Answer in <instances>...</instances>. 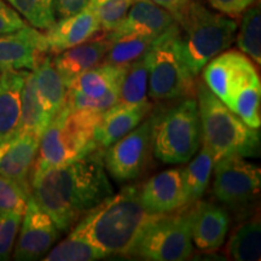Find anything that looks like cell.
I'll use <instances>...</instances> for the list:
<instances>
[{
  "label": "cell",
  "mask_w": 261,
  "mask_h": 261,
  "mask_svg": "<svg viewBox=\"0 0 261 261\" xmlns=\"http://www.w3.org/2000/svg\"><path fill=\"white\" fill-rule=\"evenodd\" d=\"M152 2L160 6H162L163 9L171 12L175 17V19H178L179 16L184 12V10L190 4L191 0H152Z\"/></svg>",
  "instance_id": "f35d334b"
},
{
  "label": "cell",
  "mask_w": 261,
  "mask_h": 261,
  "mask_svg": "<svg viewBox=\"0 0 261 261\" xmlns=\"http://www.w3.org/2000/svg\"><path fill=\"white\" fill-rule=\"evenodd\" d=\"M151 112V103L146 100L139 104L117 103L102 114L94 133V143L104 150L116 140L122 138L143 122Z\"/></svg>",
  "instance_id": "ffe728a7"
},
{
  "label": "cell",
  "mask_w": 261,
  "mask_h": 261,
  "mask_svg": "<svg viewBox=\"0 0 261 261\" xmlns=\"http://www.w3.org/2000/svg\"><path fill=\"white\" fill-rule=\"evenodd\" d=\"M29 195L18 184L0 175V212L23 214Z\"/></svg>",
  "instance_id": "e575fe53"
},
{
  "label": "cell",
  "mask_w": 261,
  "mask_h": 261,
  "mask_svg": "<svg viewBox=\"0 0 261 261\" xmlns=\"http://www.w3.org/2000/svg\"><path fill=\"white\" fill-rule=\"evenodd\" d=\"M203 68L204 84L226 107L244 87L260 81L255 65L237 50L221 52Z\"/></svg>",
  "instance_id": "8fae6325"
},
{
  "label": "cell",
  "mask_w": 261,
  "mask_h": 261,
  "mask_svg": "<svg viewBox=\"0 0 261 261\" xmlns=\"http://www.w3.org/2000/svg\"><path fill=\"white\" fill-rule=\"evenodd\" d=\"M139 198L149 214L169 213L188 204L181 169L173 168L154 175L139 187Z\"/></svg>",
  "instance_id": "2e32d148"
},
{
  "label": "cell",
  "mask_w": 261,
  "mask_h": 261,
  "mask_svg": "<svg viewBox=\"0 0 261 261\" xmlns=\"http://www.w3.org/2000/svg\"><path fill=\"white\" fill-rule=\"evenodd\" d=\"M91 0H54V12L60 18L68 17L90 4Z\"/></svg>",
  "instance_id": "74e56055"
},
{
  "label": "cell",
  "mask_w": 261,
  "mask_h": 261,
  "mask_svg": "<svg viewBox=\"0 0 261 261\" xmlns=\"http://www.w3.org/2000/svg\"><path fill=\"white\" fill-rule=\"evenodd\" d=\"M149 58L148 54L128 65L120 87L119 103L139 104L148 99Z\"/></svg>",
  "instance_id": "484cf974"
},
{
  "label": "cell",
  "mask_w": 261,
  "mask_h": 261,
  "mask_svg": "<svg viewBox=\"0 0 261 261\" xmlns=\"http://www.w3.org/2000/svg\"><path fill=\"white\" fill-rule=\"evenodd\" d=\"M24 25L27 24L21 15L4 0H0V34L18 31Z\"/></svg>",
  "instance_id": "d590c367"
},
{
  "label": "cell",
  "mask_w": 261,
  "mask_h": 261,
  "mask_svg": "<svg viewBox=\"0 0 261 261\" xmlns=\"http://www.w3.org/2000/svg\"><path fill=\"white\" fill-rule=\"evenodd\" d=\"M202 142L214 161L228 156L257 158L260 155L259 128H252L227 108L204 83L196 85Z\"/></svg>",
  "instance_id": "5b68a950"
},
{
  "label": "cell",
  "mask_w": 261,
  "mask_h": 261,
  "mask_svg": "<svg viewBox=\"0 0 261 261\" xmlns=\"http://www.w3.org/2000/svg\"><path fill=\"white\" fill-rule=\"evenodd\" d=\"M135 0H91L90 6L106 33L115 29L126 17Z\"/></svg>",
  "instance_id": "1f68e13d"
},
{
  "label": "cell",
  "mask_w": 261,
  "mask_h": 261,
  "mask_svg": "<svg viewBox=\"0 0 261 261\" xmlns=\"http://www.w3.org/2000/svg\"><path fill=\"white\" fill-rule=\"evenodd\" d=\"M155 39L143 35H123L110 40L112 44L102 62L116 65L130 64L148 54Z\"/></svg>",
  "instance_id": "4316f807"
},
{
  "label": "cell",
  "mask_w": 261,
  "mask_h": 261,
  "mask_svg": "<svg viewBox=\"0 0 261 261\" xmlns=\"http://www.w3.org/2000/svg\"><path fill=\"white\" fill-rule=\"evenodd\" d=\"M107 257L104 254L85 241L68 236L58 243L46 256L45 261H94Z\"/></svg>",
  "instance_id": "4dcf8cb0"
},
{
  "label": "cell",
  "mask_w": 261,
  "mask_h": 261,
  "mask_svg": "<svg viewBox=\"0 0 261 261\" xmlns=\"http://www.w3.org/2000/svg\"><path fill=\"white\" fill-rule=\"evenodd\" d=\"M201 144V150L196 158L187 167L181 168L182 187L188 204L194 203L203 196L214 168L213 154L204 142Z\"/></svg>",
  "instance_id": "cb8c5ba5"
},
{
  "label": "cell",
  "mask_w": 261,
  "mask_h": 261,
  "mask_svg": "<svg viewBox=\"0 0 261 261\" xmlns=\"http://www.w3.org/2000/svg\"><path fill=\"white\" fill-rule=\"evenodd\" d=\"M152 116L102 150L104 167L116 181H129L142 175L151 152Z\"/></svg>",
  "instance_id": "9c48e42d"
},
{
  "label": "cell",
  "mask_w": 261,
  "mask_h": 261,
  "mask_svg": "<svg viewBox=\"0 0 261 261\" xmlns=\"http://www.w3.org/2000/svg\"><path fill=\"white\" fill-rule=\"evenodd\" d=\"M191 204L169 213L154 214L126 256L154 261H181L192 255Z\"/></svg>",
  "instance_id": "52a82bcc"
},
{
  "label": "cell",
  "mask_w": 261,
  "mask_h": 261,
  "mask_svg": "<svg viewBox=\"0 0 261 261\" xmlns=\"http://www.w3.org/2000/svg\"><path fill=\"white\" fill-rule=\"evenodd\" d=\"M18 14L27 19L32 27L47 29L55 23V14L47 11L39 0H8Z\"/></svg>",
  "instance_id": "d6a6232c"
},
{
  "label": "cell",
  "mask_w": 261,
  "mask_h": 261,
  "mask_svg": "<svg viewBox=\"0 0 261 261\" xmlns=\"http://www.w3.org/2000/svg\"><path fill=\"white\" fill-rule=\"evenodd\" d=\"M228 252L238 261L260 259L261 227L259 219H252L238 227L228 243Z\"/></svg>",
  "instance_id": "83f0119b"
},
{
  "label": "cell",
  "mask_w": 261,
  "mask_h": 261,
  "mask_svg": "<svg viewBox=\"0 0 261 261\" xmlns=\"http://www.w3.org/2000/svg\"><path fill=\"white\" fill-rule=\"evenodd\" d=\"M177 23L179 54L194 77L232 44L237 32L234 19L211 11L197 0H191Z\"/></svg>",
  "instance_id": "277c9868"
},
{
  "label": "cell",
  "mask_w": 261,
  "mask_h": 261,
  "mask_svg": "<svg viewBox=\"0 0 261 261\" xmlns=\"http://www.w3.org/2000/svg\"><path fill=\"white\" fill-rule=\"evenodd\" d=\"M174 23H177L174 16L152 0H135L126 17L115 29L106 33V35L109 40L123 35L158 38Z\"/></svg>",
  "instance_id": "9a60e30c"
},
{
  "label": "cell",
  "mask_w": 261,
  "mask_h": 261,
  "mask_svg": "<svg viewBox=\"0 0 261 261\" xmlns=\"http://www.w3.org/2000/svg\"><path fill=\"white\" fill-rule=\"evenodd\" d=\"M129 64L102 63L81 74L68 89L84 93L90 98H100L116 85H121Z\"/></svg>",
  "instance_id": "603a6c76"
},
{
  "label": "cell",
  "mask_w": 261,
  "mask_h": 261,
  "mask_svg": "<svg viewBox=\"0 0 261 261\" xmlns=\"http://www.w3.org/2000/svg\"><path fill=\"white\" fill-rule=\"evenodd\" d=\"M261 84L260 81L244 87L231 102L230 108L236 115L252 128H260L261 125Z\"/></svg>",
  "instance_id": "f546056e"
},
{
  "label": "cell",
  "mask_w": 261,
  "mask_h": 261,
  "mask_svg": "<svg viewBox=\"0 0 261 261\" xmlns=\"http://www.w3.org/2000/svg\"><path fill=\"white\" fill-rule=\"evenodd\" d=\"M178 23L155 39L148 52V93L155 100L184 98L196 91L195 77L182 62L178 48Z\"/></svg>",
  "instance_id": "ba28073f"
},
{
  "label": "cell",
  "mask_w": 261,
  "mask_h": 261,
  "mask_svg": "<svg viewBox=\"0 0 261 261\" xmlns=\"http://www.w3.org/2000/svg\"><path fill=\"white\" fill-rule=\"evenodd\" d=\"M214 196L228 207H243L260 194L259 166L241 156H228L214 163Z\"/></svg>",
  "instance_id": "30bf717a"
},
{
  "label": "cell",
  "mask_w": 261,
  "mask_h": 261,
  "mask_svg": "<svg viewBox=\"0 0 261 261\" xmlns=\"http://www.w3.org/2000/svg\"><path fill=\"white\" fill-rule=\"evenodd\" d=\"M207 2L210 3L212 8L221 14L230 16V17H238L256 0H207Z\"/></svg>",
  "instance_id": "8d00e7d4"
},
{
  "label": "cell",
  "mask_w": 261,
  "mask_h": 261,
  "mask_svg": "<svg viewBox=\"0 0 261 261\" xmlns=\"http://www.w3.org/2000/svg\"><path fill=\"white\" fill-rule=\"evenodd\" d=\"M102 25L96 14L87 5L76 14L60 18V21L46 29L45 38L47 42L48 54H60L68 48L89 41L99 35Z\"/></svg>",
  "instance_id": "e0dca14e"
},
{
  "label": "cell",
  "mask_w": 261,
  "mask_h": 261,
  "mask_svg": "<svg viewBox=\"0 0 261 261\" xmlns=\"http://www.w3.org/2000/svg\"><path fill=\"white\" fill-rule=\"evenodd\" d=\"M33 73L35 75L39 100L48 125L64 107L68 87L55 68L52 57L48 54L41 56Z\"/></svg>",
  "instance_id": "44dd1931"
},
{
  "label": "cell",
  "mask_w": 261,
  "mask_h": 261,
  "mask_svg": "<svg viewBox=\"0 0 261 261\" xmlns=\"http://www.w3.org/2000/svg\"><path fill=\"white\" fill-rule=\"evenodd\" d=\"M40 2V4L44 6L45 9L47 10V11L52 12V14H55L54 12V0H39Z\"/></svg>",
  "instance_id": "ab89813d"
},
{
  "label": "cell",
  "mask_w": 261,
  "mask_h": 261,
  "mask_svg": "<svg viewBox=\"0 0 261 261\" xmlns=\"http://www.w3.org/2000/svg\"><path fill=\"white\" fill-rule=\"evenodd\" d=\"M40 137L32 133L10 135L0 140V175L31 194V173L37 158Z\"/></svg>",
  "instance_id": "5bb4252c"
},
{
  "label": "cell",
  "mask_w": 261,
  "mask_h": 261,
  "mask_svg": "<svg viewBox=\"0 0 261 261\" xmlns=\"http://www.w3.org/2000/svg\"><path fill=\"white\" fill-rule=\"evenodd\" d=\"M237 35V45L255 63H261V12L260 6L248 8Z\"/></svg>",
  "instance_id": "f1b7e54d"
},
{
  "label": "cell",
  "mask_w": 261,
  "mask_h": 261,
  "mask_svg": "<svg viewBox=\"0 0 261 261\" xmlns=\"http://www.w3.org/2000/svg\"><path fill=\"white\" fill-rule=\"evenodd\" d=\"M22 217L17 212H0V261L11 256Z\"/></svg>",
  "instance_id": "836d02e7"
},
{
  "label": "cell",
  "mask_w": 261,
  "mask_h": 261,
  "mask_svg": "<svg viewBox=\"0 0 261 261\" xmlns=\"http://www.w3.org/2000/svg\"><path fill=\"white\" fill-rule=\"evenodd\" d=\"M45 54H48L46 38L37 28L24 25L0 34V71L33 70Z\"/></svg>",
  "instance_id": "4fadbf2b"
},
{
  "label": "cell",
  "mask_w": 261,
  "mask_h": 261,
  "mask_svg": "<svg viewBox=\"0 0 261 261\" xmlns=\"http://www.w3.org/2000/svg\"><path fill=\"white\" fill-rule=\"evenodd\" d=\"M152 215L140 202L138 185L126 187L87 212L74 225L69 236L85 241L106 256H126L140 230Z\"/></svg>",
  "instance_id": "7a4b0ae2"
},
{
  "label": "cell",
  "mask_w": 261,
  "mask_h": 261,
  "mask_svg": "<svg viewBox=\"0 0 261 261\" xmlns=\"http://www.w3.org/2000/svg\"><path fill=\"white\" fill-rule=\"evenodd\" d=\"M113 194L99 149L31 178V195L61 232Z\"/></svg>",
  "instance_id": "6da1fadb"
},
{
  "label": "cell",
  "mask_w": 261,
  "mask_h": 261,
  "mask_svg": "<svg viewBox=\"0 0 261 261\" xmlns=\"http://www.w3.org/2000/svg\"><path fill=\"white\" fill-rule=\"evenodd\" d=\"M110 44L106 34L97 35L89 41L56 54L52 62L65 86L69 87L81 74L102 63Z\"/></svg>",
  "instance_id": "d6986e66"
},
{
  "label": "cell",
  "mask_w": 261,
  "mask_h": 261,
  "mask_svg": "<svg viewBox=\"0 0 261 261\" xmlns=\"http://www.w3.org/2000/svg\"><path fill=\"white\" fill-rule=\"evenodd\" d=\"M102 114L71 109L64 104L42 132L31 178L98 149L94 143V133Z\"/></svg>",
  "instance_id": "3957f363"
},
{
  "label": "cell",
  "mask_w": 261,
  "mask_h": 261,
  "mask_svg": "<svg viewBox=\"0 0 261 261\" xmlns=\"http://www.w3.org/2000/svg\"><path fill=\"white\" fill-rule=\"evenodd\" d=\"M27 73V70L0 71V140L9 137L17 127Z\"/></svg>",
  "instance_id": "7402d4cb"
},
{
  "label": "cell",
  "mask_w": 261,
  "mask_h": 261,
  "mask_svg": "<svg viewBox=\"0 0 261 261\" xmlns=\"http://www.w3.org/2000/svg\"><path fill=\"white\" fill-rule=\"evenodd\" d=\"M46 127V119H45L40 100H39L38 97L35 75L33 73V70L28 71L27 75H25L23 90H22L19 120L17 127L11 135L32 133V135L41 137L42 132Z\"/></svg>",
  "instance_id": "d4e9b609"
},
{
  "label": "cell",
  "mask_w": 261,
  "mask_h": 261,
  "mask_svg": "<svg viewBox=\"0 0 261 261\" xmlns=\"http://www.w3.org/2000/svg\"><path fill=\"white\" fill-rule=\"evenodd\" d=\"M228 226L230 217L224 208L200 200L191 203V238L197 249H219L226 240Z\"/></svg>",
  "instance_id": "ac0fdd59"
},
{
  "label": "cell",
  "mask_w": 261,
  "mask_h": 261,
  "mask_svg": "<svg viewBox=\"0 0 261 261\" xmlns=\"http://www.w3.org/2000/svg\"><path fill=\"white\" fill-rule=\"evenodd\" d=\"M202 128L197 99L184 97L161 115H152L151 151L163 163H185L197 152Z\"/></svg>",
  "instance_id": "8992f818"
},
{
  "label": "cell",
  "mask_w": 261,
  "mask_h": 261,
  "mask_svg": "<svg viewBox=\"0 0 261 261\" xmlns=\"http://www.w3.org/2000/svg\"><path fill=\"white\" fill-rule=\"evenodd\" d=\"M18 232L17 242L14 246V259L18 261L40 259L51 249L61 234L55 221L32 195L28 196Z\"/></svg>",
  "instance_id": "7c38bea8"
}]
</instances>
